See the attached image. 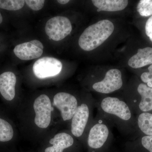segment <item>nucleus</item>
<instances>
[{"label": "nucleus", "instance_id": "obj_1", "mask_svg": "<svg viewBox=\"0 0 152 152\" xmlns=\"http://www.w3.org/2000/svg\"><path fill=\"white\" fill-rule=\"evenodd\" d=\"M98 113L111 125L125 134H129L133 115L125 101L115 97H107L96 103Z\"/></svg>", "mask_w": 152, "mask_h": 152}, {"label": "nucleus", "instance_id": "obj_2", "mask_svg": "<svg viewBox=\"0 0 152 152\" xmlns=\"http://www.w3.org/2000/svg\"><path fill=\"white\" fill-rule=\"evenodd\" d=\"M114 29L113 22L108 20H101L85 30L79 38V46L86 51L93 50L110 37Z\"/></svg>", "mask_w": 152, "mask_h": 152}, {"label": "nucleus", "instance_id": "obj_3", "mask_svg": "<svg viewBox=\"0 0 152 152\" xmlns=\"http://www.w3.org/2000/svg\"><path fill=\"white\" fill-rule=\"evenodd\" d=\"M93 106L87 103L79 105L71 119V131L76 137H80L85 133L90 122H93Z\"/></svg>", "mask_w": 152, "mask_h": 152}, {"label": "nucleus", "instance_id": "obj_4", "mask_svg": "<svg viewBox=\"0 0 152 152\" xmlns=\"http://www.w3.org/2000/svg\"><path fill=\"white\" fill-rule=\"evenodd\" d=\"M35 116L34 123L38 127H48L51 121L52 107L50 99L47 95L42 94L35 100L34 105Z\"/></svg>", "mask_w": 152, "mask_h": 152}, {"label": "nucleus", "instance_id": "obj_5", "mask_svg": "<svg viewBox=\"0 0 152 152\" xmlns=\"http://www.w3.org/2000/svg\"><path fill=\"white\" fill-rule=\"evenodd\" d=\"M46 33L50 39L55 41L61 40L70 34L72 25L65 17L56 16L50 19L45 25Z\"/></svg>", "mask_w": 152, "mask_h": 152}, {"label": "nucleus", "instance_id": "obj_6", "mask_svg": "<svg viewBox=\"0 0 152 152\" xmlns=\"http://www.w3.org/2000/svg\"><path fill=\"white\" fill-rule=\"evenodd\" d=\"M123 82L121 72L118 69H111L106 72L104 77L99 81L95 82L92 88L95 91L109 94L121 88Z\"/></svg>", "mask_w": 152, "mask_h": 152}, {"label": "nucleus", "instance_id": "obj_7", "mask_svg": "<svg viewBox=\"0 0 152 152\" xmlns=\"http://www.w3.org/2000/svg\"><path fill=\"white\" fill-rule=\"evenodd\" d=\"M62 67L59 60L53 57H44L36 61L33 66V70L38 78L45 79L58 75Z\"/></svg>", "mask_w": 152, "mask_h": 152}, {"label": "nucleus", "instance_id": "obj_8", "mask_svg": "<svg viewBox=\"0 0 152 152\" xmlns=\"http://www.w3.org/2000/svg\"><path fill=\"white\" fill-rule=\"evenodd\" d=\"M53 104L60 111L64 121L72 119L79 106L75 97L65 92H60L55 95Z\"/></svg>", "mask_w": 152, "mask_h": 152}, {"label": "nucleus", "instance_id": "obj_9", "mask_svg": "<svg viewBox=\"0 0 152 152\" xmlns=\"http://www.w3.org/2000/svg\"><path fill=\"white\" fill-rule=\"evenodd\" d=\"M43 50L44 46L42 43L35 39L17 45L13 51L20 59L28 61L40 57L43 53Z\"/></svg>", "mask_w": 152, "mask_h": 152}, {"label": "nucleus", "instance_id": "obj_10", "mask_svg": "<svg viewBox=\"0 0 152 152\" xmlns=\"http://www.w3.org/2000/svg\"><path fill=\"white\" fill-rule=\"evenodd\" d=\"M16 82V77L12 72H5L0 75V93L6 100L12 101L15 98Z\"/></svg>", "mask_w": 152, "mask_h": 152}, {"label": "nucleus", "instance_id": "obj_11", "mask_svg": "<svg viewBox=\"0 0 152 152\" xmlns=\"http://www.w3.org/2000/svg\"><path fill=\"white\" fill-rule=\"evenodd\" d=\"M50 143L51 146L47 148L45 152H63L64 150L73 145L74 139L68 133H58L50 140Z\"/></svg>", "mask_w": 152, "mask_h": 152}, {"label": "nucleus", "instance_id": "obj_12", "mask_svg": "<svg viewBox=\"0 0 152 152\" xmlns=\"http://www.w3.org/2000/svg\"><path fill=\"white\" fill-rule=\"evenodd\" d=\"M152 64V48L139 49L137 53L128 61V65L133 69H139Z\"/></svg>", "mask_w": 152, "mask_h": 152}, {"label": "nucleus", "instance_id": "obj_13", "mask_svg": "<svg viewBox=\"0 0 152 152\" xmlns=\"http://www.w3.org/2000/svg\"><path fill=\"white\" fill-rule=\"evenodd\" d=\"M94 5L97 8V11L117 12L124 10L127 7V0H92Z\"/></svg>", "mask_w": 152, "mask_h": 152}, {"label": "nucleus", "instance_id": "obj_14", "mask_svg": "<svg viewBox=\"0 0 152 152\" xmlns=\"http://www.w3.org/2000/svg\"><path fill=\"white\" fill-rule=\"evenodd\" d=\"M137 92L141 96L138 107L142 113L152 111V88L145 83H140L137 87Z\"/></svg>", "mask_w": 152, "mask_h": 152}, {"label": "nucleus", "instance_id": "obj_15", "mask_svg": "<svg viewBox=\"0 0 152 152\" xmlns=\"http://www.w3.org/2000/svg\"><path fill=\"white\" fill-rule=\"evenodd\" d=\"M138 126L146 136H152V114L142 113L138 117Z\"/></svg>", "mask_w": 152, "mask_h": 152}, {"label": "nucleus", "instance_id": "obj_16", "mask_svg": "<svg viewBox=\"0 0 152 152\" xmlns=\"http://www.w3.org/2000/svg\"><path fill=\"white\" fill-rule=\"evenodd\" d=\"M14 135L13 128L11 124L6 120L0 118V142L11 141Z\"/></svg>", "mask_w": 152, "mask_h": 152}, {"label": "nucleus", "instance_id": "obj_17", "mask_svg": "<svg viewBox=\"0 0 152 152\" xmlns=\"http://www.w3.org/2000/svg\"><path fill=\"white\" fill-rule=\"evenodd\" d=\"M23 0H0V8L9 11L20 10L24 6Z\"/></svg>", "mask_w": 152, "mask_h": 152}, {"label": "nucleus", "instance_id": "obj_18", "mask_svg": "<svg viewBox=\"0 0 152 152\" xmlns=\"http://www.w3.org/2000/svg\"><path fill=\"white\" fill-rule=\"evenodd\" d=\"M137 9L142 16L152 15V0H141L138 4Z\"/></svg>", "mask_w": 152, "mask_h": 152}, {"label": "nucleus", "instance_id": "obj_19", "mask_svg": "<svg viewBox=\"0 0 152 152\" xmlns=\"http://www.w3.org/2000/svg\"><path fill=\"white\" fill-rule=\"evenodd\" d=\"M25 1L30 8L36 11L42 9L45 2L43 0H26Z\"/></svg>", "mask_w": 152, "mask_h": 152}, {"label": "nucleus", "instance_id": "obj_20", "mask_svg": "<svg viewBox=\"0 0 152 152\" xmlns=\"http://www.w3.org/2000/svg\"><path fill=\"white\" fill-rule=\"evenodd\" d=\"M142 145L150 152H152V136H145L141 139Z\"/></svg>", "mask_w": 152, "mask_h": 152}, {"label": "nucleus", "instance_id": "obj_21", "mask_svg": "<svg viewBox=\"0 0 152 152\" xmlns=\"http://www.w3.org/2000/svg\"><path fill=\"white\" fill-rule=\"evenodd\" d=\"M148 72L143 73L141 75L142 81L145 83H148L152 79V64L148 68Z\"/></svg>", "mask_w": 152, "mask_h": 152}, {"label": "nucleus", "instance_id": "obj_22", "mask_svg": "<svg viewBox=\"0 0 152 152\" xmlns=\"http://www.w3.org/2000/svg\"><path fill=\"white\" fill-rule=\"evenodd\" d=\"M145 28L147 36L152 42V16L147 21Z\"/></svg>", "mask_w": 152, "mask_h": 152}, {"label": "nucleus", "instance_id": "obj_23", "mask_svg": "<svg viewBox=\"0 0 152 152\" xmlns=\"http://www.w3.org/2000/svg\"><path fill=\"white\" fill-rule=\"evenodd\" d=\"M57 1L59 4H66L69 3V0H58Z\"/></svg>", "mask_w": 152, "mask_h": 152}, {"label": "nucleus", "instance_id": "obj_24", "mask_svg": "<svg viewBox=\"0 0 152 152\" xmlns=\"http://www.w3.org/2000/svg\"><path fill=\"white\" fill-rule=\"evenodd\" d=\"M147 86L152 88V79L149 82H148V83H147Z\"/></svg>", "mask_w": 152, "mask_h": 152}, {"label": "nucleus", "instance_id": "obj_25", "mask_svg": "<svg viewBox=\"0 0 152 152\" xmlns=\"http://www.w3.org/2000/svg\"><path fill=\"white\" fill-rule=\"evenodd\" d=\"M3 21V18L1 14L0 13V24Z\"/></svg>", "mask_w": 152, "mask_h": 152}]
</instances>
